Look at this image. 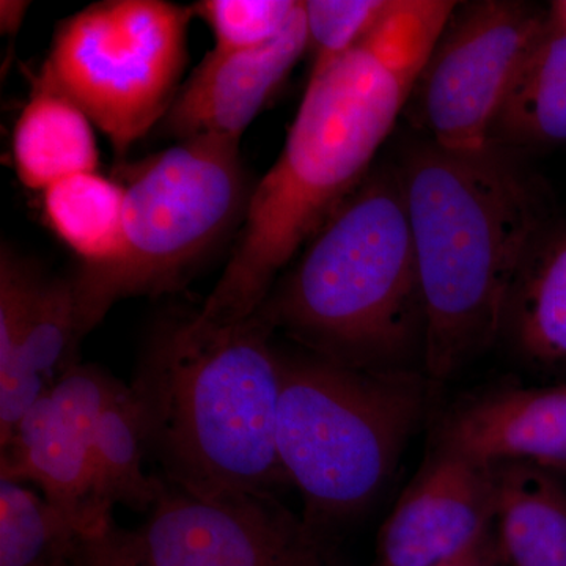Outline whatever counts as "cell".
I'll list each match as a JSON object with an SVG mask.
<instances>
[{
  "label": "cell",
  "mask_w": 566,
  "mask_h": 566,
  "mask_svg": "<svg viewBox=\"0 0 566 566\" xmlns=\"http://www.w3.org/2000/svg\"><path fill=\"white\" fill-rule=\"evenodd\" d=\"M2 479L31 480L81 539L112 527V502L96 474L91 446L43 397L24 416L9 444L2 446Z\"/></svg>",
  "instance_id": "13"
},
{
  "label": "cell",
  "mask_w": 566,
  "mask_h": 566,
  "mask_svg": "<svg viewBox=\"0 0 566 566\" xmlns=\"http://www.w3.org/2000/svg\"><path fill=\"white\" fill-rule=\"evenodd\" d=\"M274 327L260 312L199 331L182 322L153 346L133 387L145 441L178 490L203 499L263 495L286 485L277 452L281 397Z\"/></svg>",
  "instance_id": "3"
},
{
  "label": "cell",
  "mask_w": 566,
  "mask_h": 566,
  "mask_svg": "<svg viewBox=\"0 0 566 566\" xmlns=\"http://www.w3.org/2000/svg\"><path fill=\"white\" fill-rule=\"evenodd\" d=\"M240 139L177 140L129 170L120 253L82 266L73 282L80 337L125 297L172 292L240 232L252 188Z\"/></svg>",
  "instance_id": "6"
},
{
  "label": "cell",
  "mask_w": 566,
  "mask_h": 566,
  "mask_svg": "<svg viewBox=\"0 0 566 566\" xmlns=\"http://www.w3.org/2000/svg\"><path fill=\"white\" fill-rule=\"evenodd\" d=\"M308 50L304 3L300 2L281 36L256 50L208 52L163 120L177 140L218 136L240 139L273 99L293 66Z\"/></svg>",
  "instance_id": "11"
},
{
  "label": "cell",
  "mask_w": 566,
  "mask_h": 566,
  "mask_svg": "<svg viewBox=\"0 0 566 566\" xmlns=\"http://www.w3.org/2000/svg\"><path fill=\"white\" fill-rule=\"evenodd\" d=\"M260 314L316 356L406 368L424 346V307L400 174L371 170L323 223Z\"/></svg>",
  "instance_id": "4"
},
{
  "label": "cell",
  "mask_w": 566,
  "mask_h": 566,
  "mask_svg": "<svg viewBox=\"0 0 566 566\" xmlns=\"http://www.w3.org/2000/svg\"><path fill=\"white\" fill-rule=\"evenodd\" d=\"M439 449L483 464L566 469V385L504 387L450 412Z\"/></svg>",
  "instance_id": "12"
},
{
  "label": "cell",
  "mask_w": 566,
  "mask_h": 566,
  "mask_svg": "<svg viewBox=\"0 0 566 566\" xmlns=\"http://www.w3.org/2000/svg\"><path fill=\"white\" fill-rule=\"evenodd\" d=\"M424 307V375L446 381L501 338L545 200L515 155L415 145L398 166Z\"/></svg>",
  "instance_id": "2"
},
{
  "label": "cell",
  "mask_w": 566,
  "mask_h": 566,
  "mask_svg": "<svg viewBox=\"0 0 566 566\" xmlns=\"http://www.w3.org/2000/svg\"><path fill=\"white\" fill-rule=\"evenodd\" d=\"M501 337L528 364L566 367V226H546L532 244L506 300Z\"/></svg>",
  "instance_id": "16"
},
{
  "label": "cell",
  "mask_w": 566,
  "mask_h": 566,
  "mask_svg": "<svg viewBox=\"0 0 566 566\" xmlns=\"http://www.w3.org/2000/svg\"><path fill=\"white\" fill-rule=\"evenodd\" d=\"M145 444L144 412L133 389L122 387L92 436L91 452L104 494L114 504L137 510L151 509L163 493L158 480L145 475L142 449Z\"/></svg>",
  "instance_id": "20"
},
{
  "label": "cell",
  "mask_w": 566,
  "mask_h": 566,
  "mask_svg": "<svg viewBox=\"0 0 566 566\" xmlns=\"http://www.w3.org/2000/svg\"><path fill=\"white\" fill-rule=\"evenodd\" d=\"M554 6H556L557 9L562 11V13L566 14V0H564V2H556Z\"/></svg>",
  "instance_id": "28"
},
{
  "label": "cell",
  "mask_w": 566,
  "mask_h": 566,
  "mask_svg": "<svg viewBox=\"0 0 566 566\" xmlns=\"http://www.w3.org/2000/svg\"><path fill=\"white\" fill-rule=\"evenodd\" d=\"M13 161L22 185L41 192L73 175L98 172L93 123L65 96L33 85L14 125Z\"/></svg>",
  "instance_id": "18"
},
{
  "label": "cell",
  "mask_w": 566,
  "mask_h": 566,
  "mask_svg": "<svg viewBox=\"0 0 566 566\" xmlns=\"http://www.w3.org/2000/svg\"><path fill=\"white\" fill-rule=\"evenodd\" d=\"M494 465L439 449L401 495L378 536L371 566H441L494 526Z\"/></svg>",
  "instance_id": "10"
},
{
  "label": "cell",
  "mask_w": 566,
  "mask_h": 566,
  "mask_svg": "<svg viewBox=\"0 0 566 566\" xmlns=\"http://www.w3.org/2000/svg\"><path fill=\"white\" fill-rule=\"evenodd\" d=\"M547 14L520 0L458 3L406 104L424 140L450 151L488 147L510 82Z\"/></svg>",
  "instance_id": "8"
},
{
  "label": "cell",
  "mask_w": 566,
  "mask_h": 566,
  "mask_svg": "<svg viewBox=\"0 0 566 566\" xmlns=\"http://www.w3.org/2000/svg\"><path fill=\"white\" fill-rule=\"evenodd\" d=\"M308 50L314 52L312 73H322L353 50L378 24L390 0H305Z\"/></svg>",
  "instance_id": "23"
},
{
  "label": "cell",
  "mask_w": 566,
  "mask_h": 566,
  "mask_svg": "<svg viewBox=\"0 0 566 566\" xmlns=\"http://www.w3.org/2000/svg\"><path fill=\"white\" fill-rule=\"evenodd\" d=\"M125 186L98 172L77 174L43 191L51 229L82 266L109 263L120 253Z\"/></svg>",
  "instance_id": "19"
},
{
  "label": "cell",
  "mask_w": 566,
  "mask_h": 566,
  "mask_svg": "<svg viewBox=\"0 0 566 566\" xmlns=\"http://www.w3.org/2000/svg\"><path fill=\"white\" fill-rule=\"evenodd\" d=\"M128 536L145 566H345L324 532L263 495L203 499L164 486Z\"/></svg>",
  "instance_id": "9"
},
{
  "label": "cell",
  "mask_w": 566,
  "mask_h": 566,
  "mask_svg": "<svg viewBox=\"0 0 566 566\" xmlns=\"http://www.w3.org/2000/svg\"><path fill=\"white\" fill-rule=\"evenodd\" d=\"M279 458L303 495L305 523L324 532L359 515L386 485L422 419L428 376L314 353H279Z\"/></svg>",
  "instance_id": "5"
},
{
  "label": "cell",
  "mask_w": 566,
  "mask_h": 566,
  "mask_svg": "<svg viewBox=\"0 0 566 566\" xmlns=\"http://www.w3.org/2000/svg\"><path fill=\"white\" fill-rule=\"evenodd\" d=\"M123 386L92 365H71L51 387V398L62 419L91 446L96 424Z\"/></svg>",
  "instance_id": "24"
},
{
  "label": "cell",
  "mask_w": 566,
  "mask_h": 566,
  "mask_svg": "<svg viewBox=\"0 0 566 566\" xmlns=\"http://www.w3.org/2000/svg\"><path fill=\"white\" fill-rule=\"evenodd\" d=\"M81 536L17 480H0V566H74Z\"/></svg>",
  "instance_id": "21"
},
{
  "label": "cell",
  "mask_w": 566,
  "mask_h": 566,
  "mask_svg": "<svg viewBox=\"0 0 566 566\" xmlns=\"http://www.w3.org/2000/svg\"><path fill=\"white\" fill-rule=\"evenodd\" d=\"M80 342L73 282L40 279L20 345L0 365V444H9L24 416L76 364L73 354Z\"/></svg>",
  "instance_id": "14"
},
{
  "label": "cell",
  "mask_w": 566,
  "mask_h": 566,
  "mask_svg": "<svg viewBox=\"0 0 566 566\" xmlns=\"http://www.w3.org/2000/svg\"><path fill=\"white\" fill-rule=\"evenodd\" d=\"M192 18L166 0L92 3L59 25L35 85L76 104L125 158L180 92Z\"/></svg>",
  "instance_id": "7"
},
{
  "label": "cell",
  "mask_w": 566,
  "mask_h": 566,
  "mask_svg": "<svg viewBox=\"0 0 566 566\" xmlns=\"http://www.w3.org/2000/svg\"><path fill=\"white\" fill-rule=\"evenodd\" d=\"M441 566H509L494 526L471 549Z\"/></svg>",
  "instance_id": "26"
},
{
  "label": "cell",
  "mask_w": 566,
  "mask_h": 566,
  "mask_svg": "<svg viewBox=\"0 0 566 566\" xmlns=\"http://www.w3.org/2000/svg\"><path fill=\"white\" fill-rule=\"evenodd\" d=\"M566 145V14L556 6L510 82L488 147L521 155Z\"/></svg>",
  "instance_id": "15"
},
{
  "label": "cell",
  "mask_w": 566,
  "mask_h": 566,
  "mask_svg": "<svg viewBox=\"0 0 566 566\" xmlns=\"http://www.w3.org/2000/svg\"><path fill=\"white\" fill-rule=\"evenodd\" d=\"M29 6L31 3L22 2V0H2L0 2V31L9 33V35L20 32Z\"/></svg>",
  "instance_id": "27"
},
{
  "label": "cell",
  "mask_w": 566,
  "mask_h": 566,
  "mask_svg": "<svg viewBox=\"0 0 566 566\" xmlns=\"http://www.w3.org/2000/svg\"><path fill=\"white\" fill-rule=\"evenodd\" d=\"M74 566H145L129 542L128 534L114 526L99 536L81 539Z\"/></svg>",
  "instance_id": "25"
},
{
  "label": "cell",
  "mask_w": 566,
  "mask_h": 566,
  "mask_svg": "<svg viewBox=\"0 0 566 566\" xmlns=\"http://www.w3.org/2000/svg\"><path fill=\"white\" fill-rule=\"evenodd\" d=\"M495 531L509 566H566V488L527 463L495 464Z\"/></svg>",
  "instance_id": "17"
},
{
  "label": "cell",
  "mask_w": 566,
  "mask_h": 566,
  "mask_svg": "<svg viewBox=\"0 0 566 566\" xmlns=\"http://www.w3.org/2000/svg\"><path fill=\"white\" fill-rule=\"evenodd\" d=\"M457 6L390 0L360 43L311 74L281 155L253 186L232 255L192 327L221 329L260 311L282 271L374 170Z\"/></svg>",
  "instance_id": "1"
},
{
  "label": "cell",
  "mask_w": 566,
  "mask_h": 566,
  "mask_svg": "<svg viewBox=\"0 0 566 566\" xmlns=\"http://www.w3.org/2000/svg\"><path fill=\"white\" fill-rule=\"evenodd\" d=\"M297 7L294 0H202L191 9L214 36L211 51L230 54L266 46L281 36Z\"/></svg>",
  "instance_id": "22"
}]
</instances>
